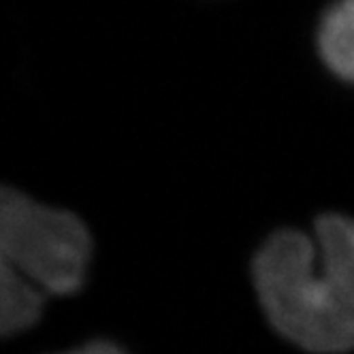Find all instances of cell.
<instances>
[{"instance_id": "obj_1", "label": "cell", "mask_w": 354, "mask_h": 354, "mask_svg": "<svg viewBox=\"0 0 354 354\" xmlns=\"http://www.w3.org/2000/svg\"><path fill=\"white\" fill-rule=\"evenodd\" d=\"M252 280L269 324L312 354L354 350V218L337 212L271 233L252 261Z\"/></svg>"}, {"instance_id": "obj_2", "label": "cell", "mask_w": 354, "mask_h": 354, "mask_svg": "<svg viewBox=\"0 0 354 354\" xmlns=\"http://www.w3.org/2000/svg\"><path fill=\"white\" fill-rule=\"evenodd\" d=\"M0 259L45 295L80 292L92 259L88 226L13 188L0 194Z\"/></svg>"}, {"instance_id": "obj_3", "label": "cell", "mask_w": 354, "mask_h": 354, "mask_svg": "<svg viewBox=\"0 0 354 354\" xmlns=\"http://www.w3.org/2000/svg\"><path fill=\"white\" fill-rule=\"evenodd\" d=\"M316 47L326 71L354 86V0H335L326 7L318 24Z\"/></svg>"}, {"instance_id": "obj_4", "label": "cell", "mask_w": 354, "mask_h": 354, "mask_svg": "<svg viewBox=\"0 0 354 354\" xmlns=\"http://www.w3.org/2000/svg\"><path fill=\"white\" fill-rule=\"evenodd\" d=\"M43 290L0 263V331L3 335H19L35 326L43 314Z\"/></svg>"}, {"instance_id": "obj_5", "label": "cell", "mask_w": 354, "mask_h": 354, "mask_svg": "<svg viewBox=\"0 0 354 354\" xmlns=\"http://www.w3.org/2000/svg\"><path fill=\"white\" fill-rule=\"evenodd\" d=\"M60 354H126L120 346L105 342V339H96V342H88L84 346H77L73 350L60 352Z\"/></svg>"}]
</instances>
